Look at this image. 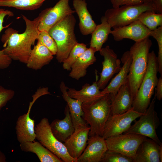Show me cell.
Segmentation results:
<instances>
[{
    "instance_id": "cell-35",
    "label": "cell",
    "mask_w": 162,
    "mask_h": 162,
    "mask_svg": "<svg viewBox=\"0 0 162 162\" xmlns=\"http://www.w3.org/2000/svg\"><path fill=\"white\" fill-rule=\"evenodd\" d=\"M113 8L125 5L140 4L143 3L142 0H110Z\"/></svg>"
},
{
    "instance_id": "cell-4",
    "label": "cell",
    "mask_w": 162,
    "mask_h": 162,
    "mask_svg": "<svg viewBox=\"0 0 162 162\" xmlns=\"http://www.w3.org/2000/svg\"><path fill=\"white\" fill-rule=\"evenodd\" d=\"M76 20L73 14L68 15L62 20L49 31L55 41L57 48L56 58L62 63L78 42L75 33Z\"/></svg>"
},
{
    "instance_id": "cell-9",
    "label": "cell",
    "mask_w": 162,
    "mask_h": 162,
    "mask_svg": "<svg viewBox=\"0 0 162 162\" xmlns=\"http://www.w3.org/2000/svg\"><path fill=\"white\" fill-rule=\"evenodd\" d=\"M147 137L133 134H122L105 139L109 150L132 158L140 144Z\"/></svg>"
},
{
    "instance_id": "cell-19",
    "label": "cell",
    "mask_w": 162,
    "mask_h": 162,
    "mask_svg": "<svg viewBox=\"0 0 162 162\" xmlns=\"http://www.w3.org/2000/svg\"><path fill=\"white\" fill-rule=\"evenodd\" d=\"M53 55L40 41L37 40L32 49L26 64L27 68L37 70L49 64L53 58Z\"/></svg>"
},
{
    "instance_id": "cell-12",
    "label": "cell",
    "mask_w": 162,
    "mask_h": 162,
    "mask_svg": "<svg viewBox=\"0 0 162 162\" xmlns=\"http://www.w3.org/2000/svg\"><path fill=\"white\" fill-rule=\"evenodd\" d=\"M99 52L100 54L104 57V60L102 62V69L100 78L97 83L99 88L103 89L114 75L120 70L121 61L109 46L102 48Z\"/></svg>"
},
{
    "instance_id": "cell-25",
    "label": "cell",
    "mask_w": 162,
    "mask_h": 162,
    "mask_svg": "<svg viewBox=\"0 0 162 162\" xmlns=\"http://www.w3.org/2000/svg\"><path fill=\"white\" fill-rule=\"evenodd\" d=\"M62 93V96L68 105L70 116L75 128L81 126L87 125L83 118V112L82 108V103L80 101L72 98L68 94V87L62 81L59 86Z\"/></svg>"
},
{
    "instance_id": "cell-17",
    "label": "cell",
    "mask_w": 162,
    "mask_h": 162,
    "mask_svg": "<svg viewBox=\"0 0 162 162\" xmlns=\"http://www.w3.org/2000/svg\"><path fill=\"white\" fill-rule=\"evenodd\" d=\"M121 61L123 64L122 66L108 86L101 91V94L104 95L109 94L113 97L115 96L120 87L127 82L132 61V57L129 51L124 53Z\"/></svg>"
},
{
    "instance_id": "cell-26",
    "label": "cell",
    "mask_w": 162,
    "mask_h": 162,
    "mask_svg": "<svg viewBox=\"0 0 162 162\" xmlns=\"http://www.w3.org/2000/svg\"><path fill=\"white\" fill-rule=\"evenodd\" d=\"M20 146L22 151L35 154L41 162H63L38 141L24 142Z\"/></svg>"
},
{
    "instance_id": "cell-11",
    "label": "cell",
    "mask_w": 162,
    "mask_h": 162,
    "mask_svg": "<svg viewBox=\"0 0 162 162\" xmlns=\"http://www.w3.org/2000/svg\"><path fill=\"white\" fill-rule=\"evenodd\" d=\"M144 113L134 110L132 107L122 113L111 115L105 124L102 136L106 139L123 134L129 128L133 121Z\"/></svg>"
},
{
    "instance_id": "cell-16",
    "label": "cell",
    "mask_w": 162,
    "mask_h": 162,
    "mask_svg": "<svg viewBox=\"0 0 162 162\" xmlns=\"http://www.w3.org/2000/svg\"><path fill=\"white\" fill-rule=\"evenodd\" d=\"M87 144L76 162H100L108 149L105 139L100 136H90Z\"/></svg>"
},
{
    "instance_id": "cell-15",
    "label": "cell",
    "mask_w": 162,
    "mask_h": 162,
    "mask_svg": "<svg viewBox=\"0 0 162 162\" xmlns=\"http://www.w3.org/2000/svg\"><path fill=\"white\" fill-rule=\"evenodd\" d=\"M162 145L147 137L140 144L135 154L132 158L133 162H162Z\"/></svg>"
},
{
    "instance_id": "cell-8",
    "label": "cell",
    "mask_w": 162,
    "mask_h": 162,
    "mask_svg": "<svg viewBox=\"0 0 162 162\" xmlns=\"http://www.w3.org/2000/svg\"><path fill=\"white\" fill-rule=\"evenodd\" d=\"M156 97L154 98L145 113L140 117L123 134H133L140 135L153 140L159 145L162 143L156 132L160 123L157 113L154 110Z\"/></svg>"
},
{
    "instance_id": "cell-37",
    "label": "cell",
    "mask_w": 162,
    "mask_h": 162,
    "mask_svg": "<svg viewBox=\"0 0 162 162\" xmlns=\"http://www.w3.org/2000/svg\"><path fill=\"white\" fill-rule=\"evenodd\" d=\"M14 15V13L11 11L0 8V33L3 29L8 27L11 24L10 23L5 26H3V23L5 16H8L9 17H12Z\"/></svg>"
},
{
    "instance_id": "cell-10",
    "label": "cell",
    "mask_w": 162,
    "mask_h": 162,
    "mask_svg": "<svg viewBox=\"0 0 162 162\" xmlns=\"http://www.w3.org/2000/svg\"><path fill=\"white\" fill-rule=\"evenodd\" d=\"M69 0H59L52 7L46 8L39 14V31L49 32L54 26L68 15L75 13L69 4Z\"/></svg>"
},
{
    "instance_id": "cell-36",
    "label": "cell",
    "mask_w": 162,
    "mask_h": 162,
    "mask_svg": "<svg viewBox=\"0 0 162 162\" xmlns=\"http://www.w3.org/2000/svg\"><path fill=\"white\" fill-rule=\"evenodd\" d=\"M12 59L5 54L2 50H0V69H5L8 68L12 63Z\"/></svg>"
},
{
    "instance_id": "cell-1",
    "label": "cell",
    "mask_w": 162,
    "mask_h": 162,
    "mask_svg": "<svg viewBox=\"0 0 162 162\" xmlns=\"http://www.w3.org/2000/svg\"><path fill=\"white\" fill-rule=\"evenodd\" d=\"M25 22L26 28L24 32L18 31L11 27L8 28L2 34L1 41L3 43L4 52L12 60L26 64L32 50L35 45L39 33L38 27L40 21L38 16L33 20L22 15Z\"/></svg>"
},
{
    "instance_id": "cell-34",
    "label": "cell",
    "mask_w": 162,
    "mask_h": 162,
    "mask_svg": "<svg viewBox=\"0 0 162 162\" xmlns=\"http://www.w3.org/2000/svg\"><path fill=\"white\" fill-rule=\"evenodd\" d=\"M14 94L13 90L5 88L0 85V110L13 98Z\"/></svg>"
},
{
    "instance_id": "cell-5",
    "label": "cell",
    "mask_w": 162,
    "mask_h": 162,
    "mask_svg": "<svg viewBox=\"0 0 162 162\" xmlns=\"http://www.w3.org/2000/svg\"><path fill=\"white\" fill-rule=\"evenodd\" d=\"M158 72L157 57L153 50L149 53L146 72L133 101L132 107L134 110L145 113L157 84Z\"/></svg>"
},
{
    "instance_id": "cell-32",
    "label": "cell",
    "mask_w": 162,
    "mask_h": 162,
    "mask_svg": "<svg viewBox=\"0 0 162 162\" xmlns=\"http://www.w3.org/2000/svg\"><path fill=\"white\" fill-rule=\"evenodd\" d=\"M100 162H133L132 158L119 152L107 149Z\"/></svg>"
},
{
    "instance_id": "cell-2",
    "label": "cell",
    "mask_w": 162,
    "mask_h": 162,
    "mask_svg": "<svg viewBox=\"0 0 162 162\" xmlns=\"http://www.w3.org/2000/svg\"><path fill=\"white\" fill-rule=\"evenodd\" d=\"M152 45V40L148 37L135 42L130 48L132 61L127 82L133 99L146 72L149 50Z\"/></svg>"
},
{
    "instance_id": "cell-28",
    "label": "cell",
    "mask_w": 162,
    "mask_h": 162,
    "mask_svg": "<svg viewBox=\"0 0 162 162\" xmlns=\"http://www.w3.org/2000/svg\"><path fill=\"white\" fill-rule=\"evenodd\" d=\"M46 0H0V6L33 10L39 8Z\"/></svg>"
},
{
    "instance_id": "cell-33",
    "label": "cell",
    "mask_w": 162,
    "mask_h": 162,
    "mask_svg": "<svg viewBox=\"0 0 162 162\" xmlns=\"http://www.w3.org/2000/svg\"><path fill=\"white\" fill-rule=\"evenodd\" d=\"M47 47L53 55H56L57 50L56 43L49 32L45 31H39L37 39Z\"/></svg>"
},
{
    "instance_id": "cell-22",
    "label": "cell",
    "mask_w": 162,
    "mask_h": 162,
    "mask_svg": "<svg viewBox=\"0 0 162 162\" xmlns=\"http://www.w3.org/2000/svg\"><path fill=\"white\" fill-rule=\"evenodd\" d=\"M96 52L94 48L91 47L87 48L72 65L69 76L79 80L85 76L87 73V68L96 61L94 56Z\"/></svg>"
},
{
    "instance_id": "cell-21",
    "label": "cell",
    "mask_w": 162,
    "mask_h": 162,
    "mask_svg": "<svg viewBox=\"0 0 162 162\" xmlns=\"http://www.w3.org/2000/svg\"><path fill=\"white\" fill-rule=\"evenodd\" d=\"M65 117L62 119H55L50 124L54 135L59 141L64 142L72 134L75 128L67 104L64 110Z\"/></svg>"
},
{
    "instance_id": "cell-41",
    "label": "cell",
    "mask_w": 162,
    "mask_h": 162,
    "mask_svg": "<svg viewBox=\"0 0 162 162\" xmlns=\"http://www.w3.org/2000/svg\"><path fill=\"white\" fill-rule=\"evenodd\" d=\"M152 0H142L143 3H152Z\"/></svg>"
},
{
    "instance_id": "cell-40",
    "label": "cell",
    "mask_w": 162,
    "mask_h": 162,
    "mask_svg": "<svg viewBox=\"0 0 162 162\" xmlns=\"http://www.w3.org/2000/svg\"><path fill=\"white\" fill-rule=\"evenodd\" d=\"M6 161V158L4 154L0 151V162Z\"/></svg>"
},
{
    "instance_id": "cell-18",
    "label": "cell",
    "mask_w": 162,
    "mask_h": 162,
    "mask_svg": "<svg viewBox=\"0 0 162 162\" xmlns=\"http://www.w3.org/2000/svg\"><path fill=\"white\" fill-rule=\"evenodd\" d=\"M31 108L29 106L28 112L20 116L16 121V133L17 140L20 143L34 141L36 139L35 121L30 116Z\"/></svg>"
},
{
    "instance_id": "cell-39",
    "label": "cell",
    "mask_w": 162,
    "mask_h": 162,
    "mask_svg": "<svg viewBox=\"0 0 162 162\" xmlns=\"http://www.w3.org/2000/svg\"><path fill=\"white\" fill-rule=\"evenodd\" d=\"M152 3L156 13L162 14V0H152Z\"/></svg>"
},
{
    "instance_id": "cell-14",
    "label": "cell",
    "mask_w": 162,
    "mask_h": 162,
    "mask_svg": "<svg viewBox=\"0 0 162 162\" xmlns=\"http://www.w3.org/2000/svg\"><path fill=\"white\" fill-rule=\"evenodd\" d=\"M90 128L81 126L75 128L72 134L64 143L70 155L77 159L85 149Z\"/></svg>"
},
{
    "instance_id": "cell-23",
    "label": "cell",
    "mask_w": 162,
    "mask_h": 162,
    "mask_svg": "<svg viewBox=\"0 0 162 162\" xmlns=\"http://www.w3.org/2000/svg\"><path fill=\"white\" fill-rule=\"evenodd\" d=\"M73 3L79 18V26L81 33L84 35L91 34L97 25L87 9L86 0H73Z\"/></svg>"
},
{
    "instance_id": "cell-24",
    "label": "cell",
    "mask_w": 162,
    "mask_h": 162,
    "mask_svg": "<svg viewBox=\"0 0 162 162\" xmlns=\"http://www.w3.org/2000/svg\"><path fill=\"white\" fill-rule=\"evenodd\" d=\"M97 81L96 80L93 82L91 85L88 83L85 84L79 90L68 87V94L70 97L81 101L82 104L93 102L105 95L101 94Z\"/></svg>"
},
{
    "instance_id": "cell-6",
    "label": "cell",
    "mask_w": 162,
    "mask_h": 162,
    "mask_svg": "<svg viewBox=\"0 0 162 162\" xmlns=\"http://www.w3.org/2000/svg\"><path fill=\"white\" fill-rule=\"evenodd\" d=\"M148 10L155 12L152 3L125 5L117 8H112L107 9L104 16L114 29L127 26L136 20L141 14Z\"/></svg>"
},
{
    "instance_id": "cell-20",
    "label": "cell",
    "mask_w": 162,
    "mask_h": 162,
    "mask_svg": "<svg viewBox=\"0 0 162 162\" xmlns=\"http://www.w3.org/2000/svg\"><path fill=\"white\" fill-rule=\"evenodd\" d=\"M109 95L111 100V115L122 113L132 108L134 99L127 82L120 87L115 96L112 97Z\"/></svg>"
},
{
    "instance_id": "cell-31",
    "label": "cell",
    "mask_w": 162,
    "mask_h": 162,
    "mask_svg": "<svg viewBox=\"0 0 162 162\" xmlns=\"http://www.w3.org/2000/svg\"><path fill=\"white\" fill-rule=\"evenodd\" d=\"M150 36H152L157 41L158 46V56L157 57L158 72L162 75V26L151 31Z\"/></svg>"
},
{
    "instance_id": "cell-30",
    "label": "cell",
    "mask_w": 162,
    "mask_h": 162,
    "mask_svg": "<svg viewBox=\"0 0 162 162\" xmlns=\"http://www.w3.org/2000/svg\"><path fill=\"white\" fill-rule=\"evenodd\" d=\"M87 48L86 45L84 43L76 44L70 51L67 58L62 62L64 69L70 71L72 64Z\"/></svg>"
},
{
    "instance_id": "cell-27",
    "label": "cell",
    "mask_w": 162,
    "mask_h": 162,
    "mask_svg": "<svg viewBox=\"0 0 162 162\" xmlns=\"http://www.w3.org/2000/svg\"><path fill=\"white\" fill-rule=\"evenodd\" d=\"M100 21L101 23L97 25L91 34L90 43V47L94 48L97 51L102 48L112 31L111 27L104 16L101 17Z\"/></svg>"
},
{
    "instance_id": "cell-38",
    "label": "cell",
    "mask_w": 162,
    "mask_h": 162,
    "mask_svg": "<svg viewBox=\"0 0 162 162\" xmlns=\"http://www.w3.org/2000/svg\"><path fill=\"white\" fill-rule=\"evenodd\" d=\"M156 86L155 95L157 100H160L162 98V75L158 79Z\"/></svg>"
},
{
    "instance_id": "cell-13",
    "label": "cell",
    "mask_w": 162,
    "mask_h": 162,
    "mask_svg": "<svg viewBox=\"0 0 162 162\" xmlns=\"http://www.w3.org/2000/svg\"><path fill=\"white\" fill-rule=\"evenodd\" d=\"M151 31L136 20L127 26L113 29L110 34L116 41L128 39L137 42L150 36Z\"/></svg>"
},
{
    "instance_id": "cell-3",
    "label": "cell",
    "mask_w": 162,
    "mask_h": 162,
    "mask_svg": "<svg viewBox=\"0 0 162 162\" xmlns=\"http://www.w3.org/2000/svg\"><path fill=\"white\" fill-rule=\"evenodd\" d=\"M111 104L109 94L93 102L82 104L83 118L90 126L89 137L102 136L105 124L111 115Z\"/></svg>"
},
{
    "instance_id": "cell-7",
    "label": "cell",
    "mask_w": 162,
    "mask_h": 162,
    "mask_svg": "<svg viewBox=\"0 0 162 162\" xmlns=\"http://www.w3.org/2000/svg\"><path fill=\"white\" fill-rule=\"evenodd\" d=\"M35 131L36 139L63 162H76V159L70 155L64 143L53 134L47 118H42L35 127Z\"/></svg>"
},
{
    "instance_id": "cell-29",
    "label": "cell",
    "mask_w": 162,
    "mask_h": 162,
    "mask_svg": "<svg viewBox=\"0 0 162 162\" xmlns=\"http://www.w3.org/2000/svg\"><path fill=\"white\" fill-rule=\"evenodd\" d=\"M137 20L152 31L162 26V14H157L153 10H148L141 14Z\"/></svg>"
}]
</instances>
